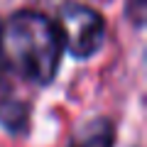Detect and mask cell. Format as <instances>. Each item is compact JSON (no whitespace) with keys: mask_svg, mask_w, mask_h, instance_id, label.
<instances>
[{"mask_svg":"<svg viewBox=\"0 0 147 147\" xmlns=\"http://www.w3.org/2000/svg\"><path fill=\"white\" fill-rule=\"evenodd\" d=\"M145 5H147V0H127V15L132 17V22L137 27L145 20Z\"/></svg>","mask_w":147,"mask_h":147,"instance_id":"4","label":"cell"},{"mask_svg":"<svg viewBox=\"0 0 147 147\" xmlns=\"http://www.w3.org/2000/svg\"><path fill=\"white\" fill-rule=\"evenodd\" d=\"M113 142H115L113 125L108 120H96L76 137L71 147H113Z\"/></svg>","mask_w":147,"mask_h":147,"instance_id":"3","label":"cell"},{"mask_svg":"<svg viewBox=\"0 0 147 147\" xmlns=\"http://www.w3.org/2000/svg\"><path fill=\"white\" fill-rule=\"evenodd\" d=\"M61 54V34L42 12L17 10L0 22V74L44 86L57 76Z\"/></svg>","mask_w":147,"mask_h":147,"instance_id":"1","label":"cell"},{"mask_svg":"<svg viewBox=\"0 0 147 147\" xmlns=\"http://www.w3.org/2000/svg\"><path fill=\"white\" fill-rule=\"evenodd\" d=\"M57 30L61 34L64 49L79 59H86L100 49L105 39V22L93 7L81 3H66L59 10Z\"/></svg>","mask_w":147,"mask_h":147,"instance_id":"2","label":"cell"}]
</instances>
